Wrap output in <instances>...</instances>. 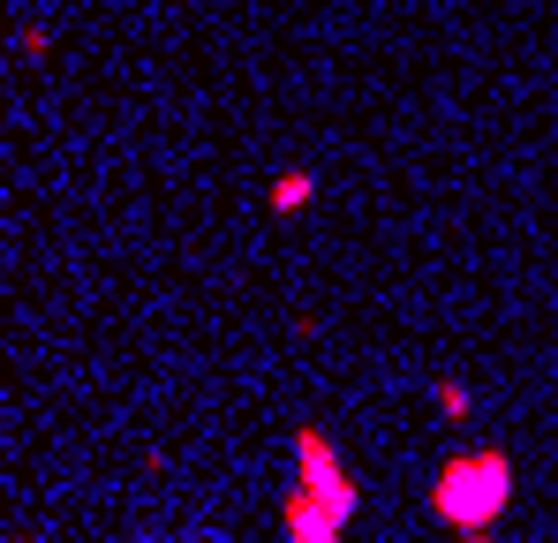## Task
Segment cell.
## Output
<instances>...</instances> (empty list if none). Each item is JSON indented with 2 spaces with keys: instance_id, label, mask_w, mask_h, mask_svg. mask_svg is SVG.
Segmentation results:
<instances>
[{
  "instance_id": "obj_1",
  "label": "cell",
  "mask_w": 558,
  "mask_h": 543,
  "mask_svg": "<svg viewBox=\"0 0 558 543\" xmlns=\"http://www.w3.org/2000/svg\"><path fill=\"white\" fill-rule=\"evenodd\" d=\"M506 506H513V452L506 446H468L430 475V514L446 521V536L498 529Z\"/></svg>"
},
{
  "instance_id": "obj_2",
  "label": "cell",
  "mask_w": 558,
  "mask_h": 543,
  "mask_svg": "<svg viewBox=\"0 0 558 543\" xmlns=\"http://www.w3.org/2000/svg\"><path fill=\"white\" fill-rule=\"evenodd\" d=\"M294 483L325 506V514H340V521H355V506H363V483H355V468L340 460V446L317 431V423H302L294 431Z\"/></svg>"
},
{
  "instance_id": "obj_3",
  "label": "cell",
  "mask_w": 558,
  "mask_h": 543,
  "mask_svg": "<svg viewBox=\"0 0 558 543\" xmlns=\"http://www.w3.org/2000/svg\"><path fill=\"white\" fill-rule=\"evenodd\" d=\"M279 529H287V543H348V521L325 514L302 483H287V498H279Z\"/></svg>"
},
{
  "instance_id": "obj_4",
  "label": "cell",
  "mask_w": 558,
  "mask_h": 543,
  "mask_svg": "<svg viewBox=\"0 0 558 543\" xmlns=\"http://www.w3.org/2000/svg\"><path fill=\"white\" fill-rule=\"evenodd\" d=\"M310 196H317V174H310V167H287V174H272V189H265V212H272V219H294V212H310Z\"/></svg>"
},
{
  "instance_id": "obj_5",
  "label": "cell",
  "mask_w": 558,
  "mask_h": 543,
  "mask_svg": "<svg viewBox=\"0 0 558 543\" xmlns=\"http://www.w3.org/2000/svg\"><path fill=\"white\" fill-rule=\"evenodd\" d=\"M430 400H438V415H446V423H468V408H475V393H468L461 377H438V385H430Z\"/></svg>"
},
{
  "instance_id": "obj_6",
  "label": "cell",
  "mask_w": 558,
  "mask_h": 543,
  "mask_svg": "<svg viewBox=\"0 0 558 543\" xmlns=\"http://www.w3.org/2000/svg\"><path fill=\"white\" fill-rule=\"evenodd\" d=\"M446 543H498L490 529H468V536H446Z\"/></svg>"
},
{
  "instance_id": "obj_7",
  "label": "cell",
  "mask_w": 558,
  "mask_h": 543,
  "mask_svg": "<svg viewBox=\"0 0 558 543\" xmlns=\"http://www.w3.org/2000/svg\"><path fill=\"white\" fill-rule=\"evenodd\" d=\"M8 543H23V536H8Z\"/></svg>"
}]
</instances>
